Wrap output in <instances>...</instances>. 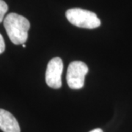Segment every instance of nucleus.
Wrapping results in <instances>:
<instances>
[{
  "mask_svg": "<svg viewBox=\"0 0 132 132\" xmlns=\"http://www.w3.org/2000/svg\"><path fill=\"white\" fill-rule=\"evenodd\" d=\"M4 26L12 43L19 45L24 44L27 41L30 23L25 17L11 13L4 19Z\"/></svg>",
  "mask_w": 132,
  "mask_h": 132,
  "instance_id": "1",
  "label": "nucleus"
},
{
  "mask_svg": "<svg viewBox=\"0 0 132 132\" xmlns=\"http://www.w3.org/2000/svg\"><path fill=\"white\" fill-rule=\"evenodd\" d=\"M66 18L71 24L80 28L95 29L101 25V21L95 13L81 8L68 10Z\"/></svg>",
  "mask_w": 132,
  "mask_h": 132,
  "instance_id": "2",
  "label": "nucleus"
},
{
  "mask_svg": "<svg viewBox=\"0 0 132 132\" xmlns=\"http://www.w3.org/2000/svg\"><path fill=\"white\" fill-rule=\"evenodd\" d=\"M88 67L81 61L72 62L67 71L66 79L69 87L73 90L81 89L84 87L85 77L88 73Z\"/></svg>",
  "mask_w": 132,
  "mask_h": 132,
  "instance_id": "3",
  "label": "nucleus"
},
{
  "mask_svg": "<svg viewBox=\"0 0 132 132\" xmlns=\"http://www.w3.org/2000/svg\"><path fill=\"white\" fill-rule=\"evenodd\" d=\"M62 70L63 63L60 57H54L49 61L46 72V82L48 86L54 89L61 87Z\"/></svg>",
  "mask_w": 132,
  "mask_h": 132,
  "instance_id": "4",
  "label": "nucleus"
},
{
  "mask_svg": "<svg viewBox=\"0 0 132 132\" xmlns=\"http://www.w3.org/2000/svg\"><path fill=\"white\" fill-rule=\"evenodd\" d=\"M0 129L4 132H21L17 120L8 111L0 109Z\"/></svg>",
  "mask_w": 132,
  "mask_h": 132,
  "instance_id": "5",
  "label": "nucleus"
},
{
  "mask_svg": "<svg viewBox=\"0 0 132 132\" xmlns=\"http://www.w3.org/2000/svg\"><path fill=\"white\" fill-rule=\"evenodd\" d=\"M7 10H8V7L6 2L3 0H0V23L3 21L5 15L6 14Z\"/></svg>",
  "mask_w": 132,
  "mask_h": 132,
  "instance_id": "6",
  "label": "nucleus"
},
{
  "mask_svg": "<svg viewBox=\"0 0 132 132\" xmlns=\"http://www.w3.org/2000/svg\"><path fill=\"white\" fill-rule=\"evenodd\" d=\"M5 49V43L4 38L2 37V35L0 34V54L2 53H3Z\"/></svg>",
  "mask_w": 132,
  "mask_h": 132,
  "instance_id": "7",
  "label": "nucleus"
},
{
  "mask_svg": "<svg viewBox=\"0 0 132 132\" xmlns=\"http://www.w3.org/2000/svg\"><path fill=\"white\" fill-rule=\"evenodd\" d=\"M90 132H103V131L101 128H95V129H93Z\"/></svg>",
  "mask_w": 132,
  "mask_h": 132,
  "instance_id": "8",
  "label": "nucleus"
}]
</instances>
